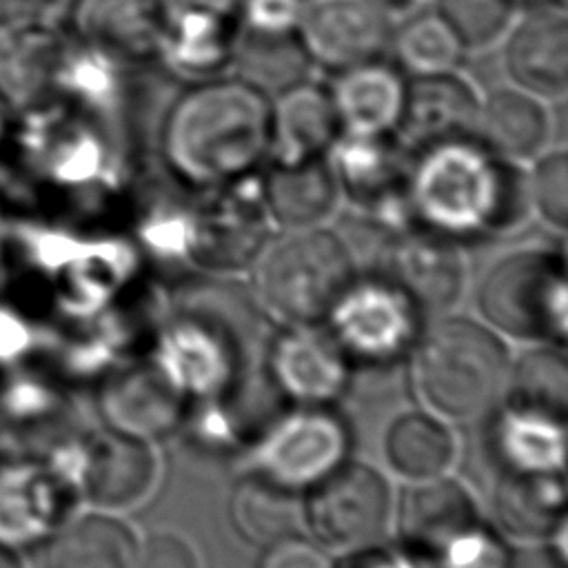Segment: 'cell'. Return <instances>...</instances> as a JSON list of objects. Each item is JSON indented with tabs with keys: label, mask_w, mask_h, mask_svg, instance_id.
I'll return each instance as SVG.
<instances>
[{
	"label": "cell",
	"mask_w": 568,
	"mask_h": 568,
	"mask_svg": "<svg viewBox=\"0 0 568 568\" xmlns=\"http://www.w3.org/2000/svg\"><path fill=\"white\" fill-rule=\"evenodd\" d=\"M397 16L384 0H302L297 38L328 73L386 58Z\"/></svg>",
	"instance_id": "10"
},
{
	"label": "cell",
	"mask_w": 568,
	"mask_h": 568,
	"mask_svg": "<svg viewBox=\"0 0 568 568\" xmlns=\"http://www.w3.org/2000/svg\"><path fill=\"white\" fill-rule=\"evenodd\" d=\"M388 53L404 75H428L459 69L466 51L433 11L404 13L395 20Z\"/></svg>",
	"instance_id": "34"
},
{
	"label": "cell",
	"mask_w": 568,
	"mask_h": 568,
	"mask_svg": "<svg viewBox=\"0 0 568 568\" xmlns=\"http://www.w3.org/2000/svg\"><path fill=\"white\" fill-rule=\"evenodd\" d=\"M519 2H537V0H519Z\"/></svg>",
	"instance_id": "47"
},
{
	"label": "cell",
	"mask_w": 568,
	"mask_h": 568,
	"mask_svg": "<svg viewBox=\"0 0 568 568\" xmlns=\"http://www.w3.org/2000/svg\"><path fill=\"white\" fill-rule=\"evenodd\" d=\"M342 133L393 135L402 115L406 75L386 58L333 73L328 84Z\"/></svg>",
	"instance_id": "25"
},
{
	"label": "cell",
	"mask_w": 568,
	"mask_h": 568,
	"mask_svg": "<svg viewBox=\"0 0 568 568\" xmlns=\"http://www.w3.org/2000/svg\"><path fill=\"white\" fill-rule=\"evenodd\" d=\"M229 521L237 537L260 548L304 532L302 493L244 470L229 493Z\"/></svg>",
	"instance_id": "31"
},
{
	"label": "cell",
	"mask_w": 568,
	"mask_h": 568,
	"mask_svg": "<svg viewBox=\"0 0 568 568\" xmlns=\"http://www.w3.org/2000/svg\"><path fill=\"white\" fill-rule=\"evenodd\" d=\"M342 124L328 91L313 78L271 98V151L266 162H300L328 155Z\"/></svg>",
	"instance_id": "24"
},
{
	"label": "cell",
	"mask_w": 568,
	"mask_h": 568,
	"mask_svg": "<svg viewBox=\"0 0 568 568\" xmlns=\"http://www.w3.org/2000/svg\"><path fill=\"white\" fill-rule=\"evenodd\" d=\"M351 457V428L335 406H293L246 442L244 470L304 493Z\"/></svg>",
	"instance_id": "9"
},
{
	"label": "cell",
	"mask_w": 568,
	"mask_h": 568,
	"mask_svg": "<svg viewBox=\"0 0 568 568\" xmlns=\"http://www.w3.org/2000/svg\"><path fill=\"white\" fill-rule=\"evenodd\" d=\"M257 568H333V559L306 532H295L264 546Z\"/></svg>",
	"instance_id": "39"
},
{
	"label": "cell",
	"mask_w": 568,
	"mask_h": 568,
	"mask_svg": "<svg viewBox=\"0 0 568 568\" xmlns=\"http://www.w3.org/2000/svg\"><path fill=\"white\" fill-rule=\"evenodd\" d=\"M430 9L453 31L466 53L497 47L515 22L519 0H430Z\"/></svg>",
	"instance_id": "35"
},
{
	"label": "cell",
	"mask_w": 568,
	"mask_h": 568,
	"mask_svg": "<svg viewBox=\"0 0 568 568\" xmlns=\"http://www.w3.org/2000/svg\"><path fill=\"white\" fill-rule=\"evenodd\" d=\"M499 404L566 422L568 362L564 346L530 344V348L510 357Z\"/></svg>",
	"instance_id": "33"
},
{
	"label": "cell",
	"mask_w": 568,
	"mask_h": 568,
	"mask_svg": "<svg viewBox=\"0 0 568 568\" xmlns=\"http://www.w3.org/2000/svg\"><path fill=\"white\" fill-rule=\"evenodd\" d=\"M393 510L388 477L377 466L351 457L302 493L304 532L335 552L382 541L393 526Z\"/></svg>",
	"instance_id": "7"
},
{
	"label": "cell",
	"mask_w": 568,
	"mask_h": 568,
	"mask_svg": "<svg viewBox=\"0 0 568 568\" xmlns=\"http://www.w3.org/2000/svg\"><path fill=\"white\" fill-rule=\"evenodd\" d=\"M404 204L413 226L457 244L508 233L530 215L526 166L473 135L442 140L410 155Z\"/></svg>",
	"instance_id": "2"
},
{
	"label": "cell",
	"mask_w": 568,
	"mask_h": 568,
	"mask_svg": "<svg viewBox=\"0 0 568 568\" xmlns=\"http://www.w3.org/2000/svg\"><path fill=\"white\" fill-rule=\"evenodd\" d=\"M131 568H202L193 544L173 530H158L138 541Z\"/></svg>",
	"instance_id": "38"
},
{
	"label": "cell",
	"mask_w": 568,
	"mask_h": 568,
	"mask_svg": "<svg viewBox=\"0 0 568 568\" xmlns=\"http://www.w3.org/2000/svg\"><path fill=\"white\" fill-rule=\"evenodd\" d=\"M406 357L424 408L446 422H468L499 404L513 355L484 320L446 315L424 324Z\"/></svg>",
	"instance_id": "3"
},
{
	"label": "cell",
	"mask_w": 568,
	"mask_h": 568,
	"mask_svg": "<svg viewBox=\"0 0 568 568\" xmlns=\"http://www.w3.org/2000/svg\"><path fill=\"white\" fill-rule=\"evenodd\" d=\"M64 44L51 24L27 18L0 24V104L27 113L49 102Z\"/></svg>",
	"instance_id": "21"
},
{
	"label": "cell",
	"mask_w": 568,
	"mask_h": 568,
	"mask_svg": "<svg viewBox=\"0 0 568 568\" xmlns=\"http://www.w3.org/2000/svg\"><path fill=\"white\" fill-rule=\"evenodd\" d=\"M62 388L33 373H11L0 386V453L7 457H44L78 433L67 424Z\"/></svg>",
	"instance_id": "19"
},
{
	"label": "cell",
	"mask_w": 568,
	"mask_h": 568,
	"mask_svg": "<svg viewBox=\"0 0 568 568\" xmlns=\"http://www.w3.org/2000/svg\"><path fill=\"white\" fill-rule=\"evenodd\" d=\"M510 546L484 519L455 537L433 561V568H506Z\"/></svg>",
	"instance_id": "37"
},
{
	"label": "cell",
	"mask_w": 568,
	"mask_h": 568,
	"mask_svg": "<svg viewBox=\"0 0 568 568\" xmlns=\"http://www.w3.org/2000/svg\"><path fill=\"white\" fill-rule=\"evenodd\" d=\"M95 410L102 426L155 444L184 426L189 402L144 355L129 357L100 377Z\"/></svg>",
	"instance_id": "12"
},
{
	"label": "cell",
	"mask_w": 568,
	"mask_h": 568,
	"mask_svg": "<svg viewBox=\"0 0 568 568\" xmlns=\"http://www.w3.org/2000/svg\"><path fill=\"white\" fill-rule=\"evenodd\" d=\"M530 213L546 226L564 231L568 224V153L564 146H548L526 164Z\"/></svg>",
	"instance_id": "36"
},
{
	"label": "cell",
	"mask_w": 568,
	"mask_h": 568,
	"mask_svg": "<svg viewBox=\"0 0 568 568\" xmlns=\"http://www.w3.org/2000/svg\"><path fill=\"white\" fill-rule=\"evenodd\" d=\"M493 515L501 535L517 541H544L566 535L564 473L499 470Z\"/></svg>",
	"instance_id": "28"
},
{
	"label": "cell",
	"mask_w": 568,
	"mask_h": 568,
	"mask_svg": "<svg viewBox=\"0 0 568 568\" xmlns=\"http://www.w3.org/2000/svg\"><path fill=\"white\" fill-rule=\"evenodd\" d=\"M357 273L346 242L326 224L288 229L255 257L257 295L284 324H322Z\"/></svg>",
	"instance_id": "4"
},
{
	"label": "cell",
	"mask_w": 568,
	"mask_h": 568,
	"mask_svg": "<svg viewBox=\"0 0 568 568\" xmlns=\"http://www.w3.org/2000/svg\"><path fill=\"white\" fill-rule=\"evenodd\" d=\"M488 422V448L499 470L564 473L566 422L497 404Z\"/></svg>",
	"instance_id": "29"
},
{
	"label": "cell",
	"mask_w": 568,
	"mask_h": 568,
	"mask_svg": "<svg viewBox=\"0 0 568 568\" xmlns=\"http://www.w3.org/2000/svg\"><path fill=\"white\" fill-rule=\"evenodd\" d=\"M315 71L297 33H255L237 24L231 69L235 78L248 82L268 98L311 80Z\"/></svg>",
	"instance_id": "32"
},
{
	"label": "cell",
	"mask_w": 568,
	"mask_h": 568,
	"mask_svg": "<svg viewBox=\"0 0 568 568\" xmlns=\"http://www.w3.org/2000/svg\"><path fill=\"white\" fill-rule=\"evenodd\" d=\"M477 521H481V515L473 493L450 473L410 481L395 499L393 526L399 546L428 564Z\"/></svg>",
	"instance_id": "18"
},
{
	"label": "cell",
	"mask_w": 568,
	"mask_h": 568,
	"mask_svg": "<svg viewBox=\"0 0 568 568\" xmlns=\"http://www.w3.org/2000/svg\"><path fill=\"white\" fill-rule=\"evenodd\" d=\"M333 568H433L422 557L408 552L402 546L388 548L382 541L342 552L333 559Z\"/></svg>",
	"instance_id": "41"
},
{
	"label": "cell",
	"mask_w": 568,
	"mask_h": 568,
	"mask_svg": "<svg viewBox=\"0 0 568 568\" xmlns=\"http://www.w3.org/2000/svg\"><path fill=\"white\" fill-rule=\"evenodd\" d=\"M69 18L78 40L126 64L158 62L164 0H75Z\"/></svg>",
	"instance_id": "20"
},
{
	"label": "cell",
	"mask_w": 568,
	"mask_h": 568,
	"mask_svg": "<svg viewBox=\"0 0 568 568\" xmlns=\"http://www.w3.org/2000/svg\"><path fill=\"white\" fill-rule=\"evenodd\" d=\"M506 568H568L564 535L544 541H519L510 546Z\"/></svg>",
	"instance_id": "42"
},
{
	"label": "cell",
	"mask_w": 568,
	"mask_h": 568,
	"mask_svg": "<svg viewBox=\"0 0 568 568\" xmlns=\"http://www.w3.org/2000/svg\"><path fill=\"white\" fill-rule=\"evenodd\" d=\"M499 47L510 84L550 104L566 98L568 9L564 0H537L521 7Z\"/></svg>",
	"instance_id": "14"
},
{
	"label": "cell",
	"mask_w": 568,
	"mask_h": 568,
	"mask_svg": "<svg viewBox=\"0 0 568 568\" xmlns=\"http://www.w3.org/2000/svg\"><path fill=\"white\" fill-rule=\"evenodd\" d=\"M138 541L118 513L78 508L42 541L40 568H131Z\"/></svg>",
	"instance_id": "27"
},
{
	"label": "cell",
	"mask_w": 568,
	"mask_h": 568,
	"mask_svg": "<svg viewBox=\"0 0 568 568\" xmlns=\"http://www.w3.org/2000/svg\"><path fill=\"white\" fill-rule=\"evenodd\" d=\"M33 348L29 322L13 308L0 304V366L18 364Z\"/></svg>",
	"instance_id": "43"
},
{
	"label": "cell",
	"mask_w": 568,
	"mask_h": 568,
	"mask_svg": "<svg viewBox=\"0 0 568 568\" xmlns=\"http://www.w3.org/2000/svg\"><path fill=\"white\" fill-rule=\"evenodd\" d=\"M479 320L504 337L530 344H566L568 288L561 248L524 246L495 260L481 275Z\"/></svg>",
	"instance_id": "5"
},
{
	"label": "cell",
	"mask_w": 568,
	"mask_h": 568,
	"mask_svg": "<svg viewBox=\"0 0 568 568\" xmlns=\"http://www.w3.org/2000/svg\"><path fill=\"white\" fill-rule=\"evenodd\" d=\"M302 0H240L237 24L255 33H293Z\"/></svg>",
	"instance_id": "40"
},
{
	"label": "cell",
	"mask_w": 568,
	"mask_h": 568,
	"mask_svg": "<svg viewBox=\"0 0 568 568\" xmlns=\"http://www.w3.org/2000/svg\"><path fill=\"white\" fill-rule=\"evenodd\" d=\"M481 93L459 69L406 75L397 142L413 155L435 142L470 135Z\"/></svg>",
	"instance_id": "17"
},
{
	"label": "cell",
	"mask_w": 568,
	"mask_h": 568,
	"mask_svg": "<svg viewBox=\"0 0 568 568\" xmlns=\"http://www.w3.org/2000/svg\"><path fill=\"white\" fill-rule=\"evenodd\" d=\"M342 197L395 224H410L404 184L410 153L395 135L342 133L328 151Z\"/></svg>",
	"instance_id": "16"
},
{
	"label": "cell",
	"mask_w": 568,
	"mask_h": 568,
	"mask_svg": "<svg viewBox=\"0 0 568 568\" xmlns=\"http://www.w3.org/2000/svg\"><path fill=\"white\" fill-rule=\"evenodd\" d=\"M268 386L293 406H335L353 364L322 324H284L264 344Z\"/></svg>",
	"instance_id": "11"
},
{
	"label": "cell",
	"mask_w": 568,
	"mask_h": 568,
	"mask_svg": "<svg viewBox=\"0 0 568 568\" xmlns=\"http://www.w3.org/2000/svg\"><path fill=\"white\" fill-rule=\"evenodd\" d=\"M73 484L80 504L124 513L158 486L160 457L153 442L111 430H78L44 455Z\"/></svg>",
	"instance_id": "6"
},
{
	"label": "cell",
	"mask_w": 568,
	"mask_h": 568,
	"mask_svg": "<svg viewBox=\"0 0 568 568\" xmlns=\"http://www.w3.org/2000/svg\"><path fill=\"white\" fill-rule=\"evenodd\" d=\"M164 4H166V9L202 11V13H215V16L237 20L240 0H164Z\"/></svg>",
	"instance_id": "44"
},
{
	"label": "cell",
	"mask_w": 568,
	"mask_h": 568,
	"mask_svg": "<svg viewBox=\"0 0 568 568\" xmlns=\"http://www.w3.org/2000/svg\"><path fill=\"white\" fill-rule=\"evenodd\" d=\"M257 182L266 217L284 231L326 224L342 202L328 155L300 162H266L257 173Z\"/></svg>",
	"instance_id": "22"
},
{
	"label": "cell",
	"mask_w": 568,
	"mask_h": 568,
	"mask_svg": "<svg viewBox=\"0 0 568 568\" xmlns=\"http://www.w3.org/2000/svg\"><path fill=\"white\" fill-rule=\"evenodd\" d=\"M470 135L497 158L526 166L550 146V102L510 82L497 87L486 95L481 93Z\"/></svg>",
	"instance_id": "23"
},
{
	"label": "cell",
	"mask_w": 568,
	"mask_h": 568,
	"mask_svg": "<svg viewBox=\"0 0 568 568\" xmlns=\"http://www.w3.org/2000/svg\"><path fill=\"white\" fill-rule=\"evenodd\" d=\"M424 324L419 306L377 273H357L322 320L351 364H393L406 357Z\"/></svg>",
	"instance_id": "8"
},
{
	"label": "cell",
	"mask_w": 568,
	"mask_h": 568,
	"mask_svg": "<svg viewBox=\"0 0 568 568\" xmlns=\"http://www.w3.org/2000/svg\"><path fill=\"white\" fill-rule=\"evenodd\" d=\"M382 446L388 468L408 481L448 475L457 459V437L450 422L428 408H413L393 417Z\"/></svg>",
	"instance_id": "30"
},
{
	"label": "cell",
	"mask_w": 568,
	"mask_h": 568,
	"mask_svg": "<svg viewBox=\"0 0 568 568\" xmlns=\"http://www.w3.org/2000/svg\"><path fill=\"white\" fill-rule=\"evenodd\" d=\"M78 506L73 484L49 459L0 462V541L20 550L42 544Z\"/></svg>",
	"instance_id": "13"
},
{
	"label": "cell",
	"mask_w": 568,
	"mask_h": 568,
	"mask_svg": "<svg viewBox=\"0 0 568 568\" xmlns=\"http://www.w3.org/2000/svg\"><path fill=\"white\" fill-rule=\"evenodd\" d=\"M235 38V18L166 9L158 64L178 82L224 75L231 69Z\"/></svg>",
	"instance_id": "26"
},
{
	"label": "cell",
	"mask_w": 568,
	"mask_h": 568,
	"mask_svg": "<svg viewBox=\"0 0 568 568\" xmlns=\"http://www.w3.org/2000/svg\"><path fill=\"white\" fill-rule=\"evenodd\" d=\"M0 568H29L20 548L0 541Z\"/></svg>",
	"instance_id": "45"
},
{
	"label": "cell",
	"mask_w": 568,
	"mask_h": 568,
	"mask_svg": "<svg viewBox=\"0 0 568 568\" xmlns=\"http://www.w3.org/2000/svg\"><path fill=\"white\" fill-rule=\"evenodd\" d=\"M368 273L395 282L426 317L450 311L466 284L459 244L413 224L386 242Z\"/></svg>",
	"instance_id": "15"
},
{
	"label": "cell",
	"mask_w": 568,
	"mask_h": 568,
	"mask_svg": "<svg viewBox=\"0 0 568 568\" xmlns=\"http://www.w3.org/2000/svg\"><path fill=\"white\" fill-rule=\"evenodd\" d=\"M164 178L209 195L260 173L271 151V98L233 73L184 82L162 109L153 135Z\"/></svg>",
	"instance_id": "1"
},
{
	"label": "cell",
	"mask_w": 568,
	"mask_h": 568,
	"mask_svg": "<svg viewBox=\"0 0 568 568\" xmlns=\"http://www.w3.org/2000/svg\"><path fill=\"white\" fill-rule=\"evenodd\" d=\"M410 4H417V2H424V0H408Z\"/></svg>",
	"instance_id": "46"
}]
</instances>
